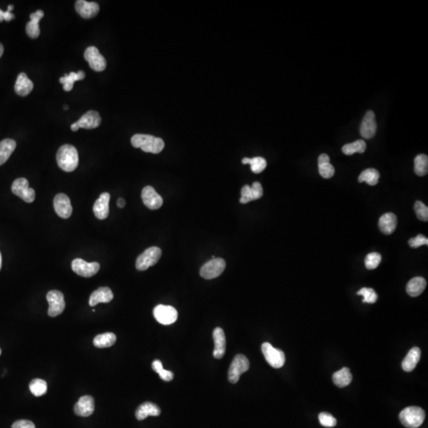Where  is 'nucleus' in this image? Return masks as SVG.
<instances>
[{"instance_id": "f257e3e1", "label": "nucleus", "mask_w": 428, "mask_h": 428, "mask_svg": "<svg viewBox=\"0 0 428 428\" xmlns=\"http://www.w3.org/2000/svg\"><path fill=\"white\" fill-rule=\"evenodd\" d=\"M56 161L60 168L72 172L78 165V154L76 148L71 144H64L56 153Z\"/></svg>"}, {"instance_id": "f03ea898", "label": "nucleus", "mask_w": 428, "mask_h": 428, "mask_svg": "<svg viewBox=\"0 0 428 428\" xmlns=\"http://www.w3.org/2000/svg\"><path fill=\"white\" fill-rule=\"evenodd\" d=\"M131 143L134 148H140L146 152L158 154L164 148V142L161 138L147 135L136 134L131 138Z\"/></svg>"}, {"instance_id": "7ed1b4c3", "label": "nucleus", "mask_w": 428, "mask_h": 428, "mask_svg": "<svg viewBox=\"0 0 428 428\" xmlns=\"http://www.w3.org/2000/svg\"><path fill=\"white\" fill-rule=\"evenodd\" d=\"M400 420L406 428H417L422 424L425 420V412L421 408L412 406L404 409L400 413Z\"/></svg>"}, {"instance_id": "20e7f679", "label": "nucleus", "mask_w": 428, "mask_h": 428, "mask_svg": "<svg viewBox=\"0 0 428 428\" xmlns=\"http://www.w3.org/2000/svg\"><path fill=\"white\" fill-rule=\"evenodd\" d=\"M162 256V250L157 246H152L140 254L136 258V268L138 270L143 272L158 262Z\"/></svg>"}, {"instance_id": "39448f33", "label": "nucleus", "mask_w": 428, "mask_h": 428, "mask_svg": "<svg viewBox=\"0 0 428 428\" xmlns=\"http://www.w3.org/2000/svg\"><path fill=\"white\" fill-rule=\"evenodd\" d=\"M250 364L246 356L244 354H236L228 370V380L232 384L238 382L241 375L248 370Z\"/></svg>"}, {"instance_id": "423d86ee", "label": "nucleus", "mask_w": 428, "mask_h": 428, "mask_svg": "<svg viewBox=\"0 0 428 428\" xmlns=\"http://www.w3.org/2000/svg\"><path fill=\"white\" fill-rule=\"evenodd\" d=\"M262 352L266 362L273 368L278 369L285 364L286 356L284 352L280 349L274 348L269 342L262 344Z\"/></svg>"}, {"instance_id": "0eeeda50", "label": "nucleus", "mask_w": 428, "mask_h": 428, "mask_svg": "<svg viewBox=\"0 0 428 428\" xmlns=\"http://www.w3.org/2000/svg\"><path fill=\"white\" fill-rule=\"evenodd\" d=\"M226 262L223 258H215L204 264L200 270V276L204 279L216 278L220 276L224 269Z\"/></svg>"}, {"instance_id": "6e6552de", "label": "nucleus", "mask_w": 428, "mask_h": 428, "mask_svg": "<svg viewBox=\"0 0 428 428\" xmlns=\"http://www.w3.org/2000/svg\"><path fill=\"white\" fill-rule=\"evenodd\" d=\"M101 122V117L97 111L89 110L82 115L76 122L72 124L71 130L73 132H76L80 128L93 130L100 126Z\"/></svg>"}, {"instance_id": "1a4fd4ad", "label": "nucleus", "mask_w": 428, "mask_h": 428, "mask_svg": "<svg viewBox=\"0 0 428 428\" xmlns=\"http://www.w3.org/2000/svg\"><path fill=\"white\" fill-rule=\"evenodd\" d=\"M153 315L155 319L162 325L172 324L178 319V312L170 306H157L153 310Z\"/></svg>"}, {"instance_id": "9d476101", "label": "nucleus", "mask_w": 428, "mask_h": 428, "mask_svg": "<svg viewBox=\"0 0 428 428\" xmlns=\"http://www.w3.org/2000/svg\"><path fill=\"white\" fill-rule=\"evenodd\" d=\"M12 190L14 194L17 195L26 202L31 203L34 201V190L30 188L29 182L26 178H20L14 180L12 184Z\"/></svg>"}, {"instance_id": "9b49d317", "label": "nucleus", "mask_w": 428, "mask_h": 428, "mask_svg": "<svg viewBox=\"0 0 428 428\" xmlns=\"http://www.w3.org/2000/svg\"><path fill=\"white\" fill-rule=\"evenodd\" d=\"M46 298L48 300V314L51 318H56L60 315L65 308V302L64 294L60 291L51 290L47 294Z\"/></svg>"}, {"instance_id": "f8f14e48", "label": "nucleus", "mask_w": 428, "mask_h": 428, "mask_svg": "<svg viewBox=\"0 0 428 428\" xmlns=\"http://www.w3.org/2000/svg\"><path fill=\"white\" fill-rule=\"evenodd\" d=\"M72 269L81 277L90 278L98 272L100 265L98 262H88L82 258H76L72 262Z\"/></svg>"}, {"instance_id": "ddd939ff", "label": "nucleus", "mask_w": 428, "mask_h": 428, "mask_svg": "<svg viewBox=\"0 0 428 428\" xmlns=\"http://www.w3.org/2000/svg\"><path fill=\"white\" fill-rule=\"evenodd\" d=\"M84 58L94 71L100 72L104 71L106 68V60L94 46H90L85 50Z\"/></svg>"}, {"instance_id": "4468645a", "label": "nucleus", "mask_w": 428, "mask_h": 428, "mask_svg": "<svg viewBox=\"0 0 428 428\" xmlns=\"http://www.w3.org/2000/svg\"><path fill=\"white\" fill-rule=\"evenodd\" d=\"M54 210L58 214V216L68 219L71 216L72 214V206L70 198L64 194H58L54 200Z\"/></svg>"}, {"instance_id": "2eb2a0df", "label": "nucleus", "mask_w": 428, "mask_h": 428, "mask_svg": "<svg viewBox=\"0 0 428 428\" xmlns=\"http://www.w3.org/2000/svg\"><path fill=\"white\" fill-rule=\"evenodd\" d=\"M142 201L148 208L152 210H158L162 206L164 200L159 194L156 192L152 186H147L144 188L142 193Z\"/></svg>"}, {"instance_id": "dca6fc26", "label": "nucleus", "mask_w": 428, "mask_h": 428, "mask_svg": "<svg viewBox=\"0 0 428 428\" xmlns=\"http://www.w3.org/2000/svg\"><path fill=\"white\" fill-rule=\"evenodd\" d=\"M376 122L375 119V114L374 111H367L364 120L362 122L360 127V134L362 138L366 139H370L374 136L376 134Z\"/></svg>"}, {"instance_id": "f3484780", "label": "nucleus", "mask_w": 428, "mask_h": 428, "mask_svg": "<svg viewBox=\"0 0 428 428\" xmlns=\"http://www.w3.org/2000/svg\"><path fill=\"white\" fill-rule=\"evenodd\" d=\"M77 13L84 18L96 17L100 12V5L97 2H88L85 0H78L75 4Z\"/></svg>"}, {"instance_id": "a211bd4d", "label": "nucleus", "mask_w": 428, "mask_h": 428, "mask_svg": "<svg viewBox=\"0 0 428 428\" xmlns=\"http://www.w3.org/2000/svg\"><path fill=\"white\" fill-rule=\"evenodd\" d=\"M214 340V357L216 360H220L226 354V338L223 329L216 328L212 332Z\"/></svg>"}, {"instance_id": "6ab92c4d", "label": "nucleus", "mask_w": 428, "mask_h": 428, "mask_svg": "<svg viewBox=\"0 0 428 428\" xmlns=\"http://www.w3.org/2000/svg\"><path fill=\"white\" fill-rule=\"evenodd\" d=\"M94 411V400L90 396H84L80 398L74 407V412L80 416H90Z\"/></svg>"}, {"instance_id": "aec40b11", "label": "nucleus", "mask_w": 428, "mask_h": 428, "mask_svg": "<svg viewBox=\"0 0 428 428\" xmlns=\"http://www.w3.org/2000/svg\"><path fill=\"white\" fill-rule=\"evenodd\" d=\"M110 195L109 193H102L94 204V215L100 220H105L109 215V203Z\"/></svg>"}, {"instance_id": "412c9836", "label": "nucleus", "mask_w": 428, "mask_h": 428, "mask_svg": "<svg viewBox=\"0 0 428 428\" xmlns=\"http://www.w3.org/2000/svg\"><path fill=\"white\" fill-rule=\"evenodd\" d=\"M114 294L111 290L108 287H100L98 289L92 292L89 300L90 306H96L100 303H109L113 300Z\"/></svg>"}, {"instance_id": "4be33fe9", "label": "nucleus", "mask_w": 428, "mask_h": 428, "mask_svg": "<svg viewBox=\"0 0 428 428\" xmlns=\"http://www.w3.org/2000/svg\"><path fill=\"white\" fill-rule=\"evenodd\" d=\"M379 228L380 231L386 235H390L396 230L398 226V218L392 212H387L379 219Z\"/></svg>"}, {"instance_id": "5701e85b", "label": "nucleus", "mask_w": 428, "mask_h": 428, "mask_svg": "<svg viewBox=\"0 0 428 428\" xmlns=\"http://www.w3.org/2000/svg\"><path fill=\"white\" fill-rule=\"evenodd\" d=\"M44 17V12L42 10H36L30 16V21L27 23L26 34L31 38H36L40 35L39 22Z\"/></svg>"}, {"instance_id": "b1692460", "label": "nucleus", "mask_w": 428, "mask_h": 428, "mask_svg": "<svg viewBox=\"0 0 428 428\" xmlns=\"http://www.w3.org/2000/svg\"><path fill=\"white\" fill-rule=\"evenodd\" d=\"M34 89V84L30 80L26 73L21 72L18 76L16 80V85H14V90L18 96H26L32 92Z\"/></svg>"}, {"instance_id": "393cba45", "label": "nucleus", "mask_w": 428, "mask_h": 428, "mask_svg": "<svg viewBox=\"0 0 428 428\" xmlns=\"http://www.w3.org/2000/svg\"><path fill=\"white\" fill-rule=\"evenodd\" d=\"M160 409L155 404L146 402L140 406L136 411V417L138 420H144L148 416H158L160 415Z\"/></svg>"}, {"instance_id": "a878e982", "label": "nucleus", "mask_w": 428, "mask_h": 428, "mask_svg": "<svg viewBox=\"0 0 428 428\" xmlns=\"http://www.w3.org/2000/svg\"><path fill=\"white\" fill-rule=\"evenodd\" d=\"M421 352L418 348H412L409 350L406 357L402 362V368L406 372H411L415 369L420 360Z\"/></svg>"}, {"instance_id": "bb28decb", "label": "nucleus", "mask_w": 428, "mask_h": 428, "mask_svg": "<svg viewBox=\"0 0 428 428\" xmlns=\"http://www.w3.org/2000/svg\"><path fill=\"white\" fill-rule=\"evenodd\" d=\"M426 282L424 278L416 277L411 279L407 285V290L408 295L413 298L420 296L426 288Z\"/></svg>"}, {"instance_id": "cd10ccee", "label": "nucleus", "mask_w": 428, "mask_h": 428, "mask_svg": "<svg viewBox=\"0 0 428 428\" xmlns=\"http://www.w3.org/2000/svg\"><path fill=\"white\" fill-rule=\"evenodd\" d=\"M16 146V140L13 139H5L0 142V166L9 160Z\"/></svg>"}, {"instance_id": "c85d7f7f", "label": "nucleus", "mask_w": 428, "mask_h": 428, "mask_svg": "<svg viewBox=\"0 0 428 428\" xmlns=\"http://www.w3.org/2000/svg\"><path fill=\"white\" fill-rule=\"evenodd\" d=\"M85 76L86 75H85V72L84 71H80L76 73L72 72L69 75L65 74L64 76L60 78V82L63 84V88L65 92H71L73 89L75 82L82 80Z\"/></svg>"}, {"instance_id": "c756f323", "label": "nucleus", "mask_w": 428, "mask_h": 428, "mask_svg": "<svg viewBox=\"0 0 428 428\" xmlns=\"http://www.w3.org/2000/svg\"><path fill=\"white\" fill-rule=\"evenodd\" d=\"M332 379L334 384L340 388H344L349 386L352 380V375L350 370L346 367H344L340 370L337 371L333 374Z\"/></svg>"}, {"instance_id": "7c9ffc66", "label": "nucleus", "mask_w": 428, "mask_h": 428, "mask_svg": "<svg viewBox=\"0 0 428 428\" xmlns=\"http://www.w3.org/2000/svg\"><path fill=\"white\" fill-rule=\"evenodd\" d=\"M243 164H250L252 172L254 174H260L266 168V160L262 157L256 156L254 158H244L242 160Z\"/></svg>"}, {"instance_id": "2f4dec72", "label": "nucleus", "mask_w": 428, "mask_h": 428, "mask_svg": "<svg viewBox=\"0 0 428 428\" xmlns=\"http://www.w3.org/2000/svg\"><path fill=\"white\" fill-rule=\"evenodd\" d=\"M117 340L116 336L114 333L106 332L98 334L94 338V345L98 348H106L113 346Z\"/></svg>"}, {"instance_id": "473e14b6", "label": "nucleus", "mask_w": 428, "mask_h": 428, "mask_svg": "<svg viewBox=\"0 0 428 428\" xmlns=\"http://www.w3.org/2000/svg\"><path fill=\"white\" fill-rule=\"evenodd\" d=\"M380 173L374 168H368L364 170L358 177V182H366L370 186H375L378 184Z\"/></svg>"}, {"instance_id": "72a5a7b5", "label": "nucleus", "mask_w": 428, "mask_h": 428, "mask_svg": "<svg viewBox=\"0 0 428 428\" xmlns=\"http://www.w3.org/2000/svg\"><path fill=\"white\" fill-rule=\"evenodd\" d=\"M366 150V142L362 140H358L356 142L353 143L348 144H345L342 148V152L345 155L352 156L354 153H364Z\"/></svg>"}, {"instance_id": "f704fd0d", "label": "nucleus", "mask_w": 428, "mask_h": 428, "mask_svg": "<svg viewBox=\"0 0 428 428\" xmlns=\"http://www.w3.org/2000/svg\"><path fill=\"white\" fill-rule=\"evenodd\" d=\"M414 170L418 176H424L428 172V157L424 154H420L416 157L414 161Z\"/></svg>"}, {"instance_id": "c9c22d12", "label": "nucleus", "mask_w": 428, "mask_h": 428, "mask_svg": "<svg viewBox=\"0 0 428 428\" xmlns=\"http://www.w3.org/2000/svg\"><path fill=\"white\" fill-rule=\"evenodd\" d=\"M47 383L42 379H34L30 384V390L35 396H42L47 392Z\"/></svg>"}, {"instance_id": "e433bc0d", "label": "nucleus", "mask_w": 428, "mask_h": 428, "mask_svg": "<svg viewBox=\"0 0 428 428\" xmlns=\"http://www.w3.org/2000/svg\"><path fill=\"white\" fill-rule=\"evenodd\" d=\"M152 366L153 370L156 372L160 376V378L165 382H170L174 378V374L172 373V371L166 370L164 369L162 362L160 360H155L153 362Z\"/></svg>"}, {"instance_id": "4c0bfd02", "label": "nucleus", "mask_w": 428, "mask_h": 428, "mask_svg": "<svg viewBox=\"0 0 428 428\" xmlns=\"http://www.w3.org/2000/svg\"><path fill=\"white\" fill-rule=\"evenodd\" d=\"M382 262V256L378 252H372L367 254L365 258L366 268L368 270H374Z\"/></svg>"}, {"instance_id": "58836bf2", "label": "nucleus", "mask_w": 428, "mask_h": 428, "mask_svg": "<svg viewBox=\"0 0 428 428\" xmlns=\"http://www.w3.org/2000/svg\"><path fill=\"white\" fill-rule=\"evenodd\" d=\"M357 294L364 296V300H362L364 303L374 304L378 300V294L374 290L371 288H362L357 292Z\"/></svg>"}, {"instance_id": "ea45409f", "label": "nucleus", "mask_w": 428, "mask_h": 428, "mask_svg": "<svg viewBox=\"0 0 428 428\" xmlns=\"http://www.w3.org/2000/svg\"><path fill=\"white\" fill-rule=\"evenodd\" d=\"M416 216L418 220L422 222H428V208L426 204H424L422 202L417 201L414 206Z\"/></svg>"}, {"instance_id": "a19ab883", "label": "nucleus", "mask_w": 428, "mask_h": 428, "mask_svg": "<svg viewBox=\"0 0 428 428\" xmlns=\"http://www.w3.org/2000/svg\"><path fill=\"white\" fill-rule=\"evenodd\" d=\"M319 421L322 426L333 428L337 424L336 418L327 412H321L319 415Z\"/></svg>"}, {"instance_id": "79ce46f5", "label": "nucleus", "mask_w": 428, "mask_h": 428, "mask_svg": "<svg viewBox=\"0 0 428 428\" xmlns=\"http://www.w3.org/2000/svg\"><path fill=\"white\" fill-rule=\"evenodd\" d=\"M252 201H254L252 188L248 185L244 186L241 190V198L240 199V202L242 204H246Z\"/></svg>"}, {"instance_id": "37998d69", "label": "nucleus", "mask_w": 428, "mask_h": 428, "mask_svg": "<svg viewBox=\"0 0 428 428\" xmlns=\"http://www.w3.org/2000/svg\"><path fill=\"white\" fill-rule=\"evenodd\" d=\"M319 172L324 178H330L334 174V166L330 164L319 165Z\"/></svg>"}, {"instance_id": "c03bdc74", "label": "nucleus", "mask_w": 428, "mask_h": 428, "mask_svg": "<svg viewBox=\"0 0 428 428\" xmlns=\"http://www.w3.org/2000/svg\"><path fill=\"white\" fill-rule=\"evenodd\" d=\"M408 244L412 248H417L418 246H422V245H428V239L424 236L420 234L417 236L409 240Z\"/></svg>"}, {"instance_id": "a18cd8bd", "label": "nucleus", "mask_w": 428, "mask_h": 428, "mask_svg": "<svg viewBox=\"0 0 428 428\" xmlns=\"http://www.w3.org/2000/svg\"><path fill=\"white\" fill-rule=\"evenodd\" d=\"M250 188H252V192L254 200H257V199L261 198L262 197V194H264V190H262V185H261L260 182H253L252 186H250Z\"/></svg>"}, {"instance_id": "49530a36", "label": "nucleus", "mask_w": 428, "mask_h": 428, "mask_svg": "<svg viewBox=\"0 0 428 428\" xmlns=\"http://www.w3.org/2000/svg\"><path fill=\"white\" fill-rule=\"evenodd\" d=\"M12 428H36L34 422L26 420H21L14 422Z\"/></svg>"}, {"instance_id": "de8ad7c7", "label": "nucleus", "mask_w": 428, "mask_h": 428, "mask_svg": "<svg viewBox=\"0 0 428 428\" xmlns=\"http://www.w3.org/2000/svg\"><path fill=\"white\" fill-rule=\"evenodd\" d=\"M14 17L16 16L12 12H8V10L4 12V10L0 9V22H2L4 20L6 22L12 21V20L14 18Z\"/></svg>"}, {"instance_id": "09e8293b", "label": "nucleus", "mask_w": 428, "mask_h": 428, "mask_svg": "<svg viewBox=\"0 0 428 428\" xmlns=\"http://www.w3.org/2000/svg\"><path fill=\"white\" fill-rule=\"evenodd\" d=\"M330 162V157L327 154H321L318 158V165L324 164Z\"/></svg>"}, {"instance_id": "8fccbe9b", "label": "nucleus", "mask_w": 428, "mask_h": 428, "mask_svg": "<svg viewBox=\"0 0 428 428\" xmlns=\"http://www.w3.org/2000/svg\"><path fill=\"white\" fill-rule=\"evenodd\" d=\"M117 204L119 208H124V206H126V201H124V199L119 198L118 200Z\"/></svg>"}, {"instance_id": "3c124183", "label": "nucleus", "mask_w": 428, "mask_h": 428, "mask_svg": "<svg viewBox=\"0 0 428 428\" xmlns=\"http://www.w3.org/2000/svg\"><path fill=\"white\" fill-rule=\"evenodd\" d=\"M4 46H2V44H1V43H0V58H1V56H2V54H4Z\"/></svg>"}, {"instance_id": "603ef678", "label": "nucleus", "mask_w": 428, "mask_h": 428, "mask_svg": "<svg viewBox=\"0 0 428 428\" xmlns=\"http://www.w3.org/2000/svg\"><path fill=\"white\" fill-rule=\"evenodd\" d=\"M13 9H14L13 5H9V6H8V12H12V10H13Z\"/></svg>"}, {"instance_id": "864d4df0", "label": "nucleus", "mask_w": 428, "mask_h": 428, "mask_svg": "<svg viewBox=\"0 0 428 428\" xmlns=\"http://www.w3.org/2000/svg\"><path fill=\"white\" fill-rule=\"evenodd\" d=\"M1 268H2V256H1V253H0V270H1Z\"/></svg>"}, {"instance_id": "5fc2aeb1", "label": "nucleus", "mask_w": 428, "mask_h": 428, "mask_svg": "<svg viewBox=\"0 0 428 428\" xmlns=\"http://www.w3.org/2000/svg\"><path fill=\"white\" fill-rule=\"evenodd\" d=\"M64 109L68 110V106H64Z\"/></svg>"}, {"instance_id": "6e6d98bb", "label": "nucleus", "mask_w": 428, "mask_h": 428, "mask_svg": "<svg viewBox=\"0 0 428 428\" xmlns=\"http://www.w3.org/2000/svg\"><path fill=\"white\" fill-rule=\"evenodd\" d=\"M1 354H2V350H1V349H0V356H1Z\"/></svg>"}]
</instances>
